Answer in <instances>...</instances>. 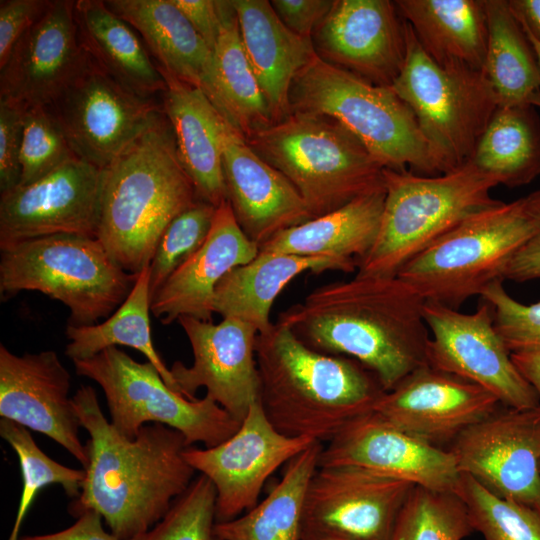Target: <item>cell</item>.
<instances>
[{
  "label": "cell",
  "instance_id": "obj_1",
  "mask_svg": "<svg viewBox=\"0 0 540 540\" xmlns=\"http://www.w3.org/2000/svg\"><path fill=\"white\" fill-rule=\"evenodd\" d=\"M425 300L399 277H363L323 284L279 314L307 347L352 358L390 391L428 364Z\"/></svg>",
  "mask_w": 540,
  "mask_h": 540
},
{
  "label": "cell",
  "instance_id": "obj_2",
  "mask_svg": "<svg viewBox=\"0 0 540 540\" xmlns=\"http://www.w3.org/2000/svg\"><path fill=\"white\" fill-rule=\"evenodd\" d=\"M80 425L89 434L88 464L80 495L68 512L97 511L119 540L152 528L194 480L186 461L185 436L163 424L143 426L134 439L121 435L100 408L95 389L81 386L72 396Z\"/></svg>",
  "mask_w": 540,
  "mask_h": 540
},
{
  "label": "cell",
  "instance_id": "obj_3",
  "mask_svg": "<svg viewBox=\"0 0 540 540\" xmlns=\"http://www.w3.org/2000/svg\"><path fill=\"white\" fill-rule=\"evenodd\" d=\"M255 351L259 402L274 428L289 437L328 443L372 413L386 392L358 361L314 351L278 322L258 334Z\"/></svg>",
  "mask_w": 540,
  "mask_h": 540
},
{
  "label": "cell",
  "instance_id": "obj_4",
  "mask_svg": "<svg viewBox=\"0 0 540 540\" xmlns=\"http://www.w3.org/2000/svg\"><path fill=\"white\" fill-rule=\"evenodd\" d=\"M198 200L163 113L103 169L97 239L124 271L139 274L170 222Z\"/></svg>",
  "mask_w": 540,
  "mask_h": 540
},
{
  "label": "cell",
  "instance_id": "obj_5",
  "mask_svg": "<svg viewBox=\"0 0 540 540\" xmlns=\"http://www.w3.org/2000/svg\"><path fill=\"white\" fill-rule=\"evenodd\" d=\"M245 140L290 181L312 218L385 190L386 168L355 135L327 116L291 112Z\"/></svg>",
  "mask_w": 540,
  "mask_h": 540
},
{
  "label": "cell",
  "instance_id": "obj_6",
  "mask_svg": "<svg viewBox=\"0 0 540 540\" xmlns=\"http://www.w3.org/2000/svg\"><path fill=\"white\" fill-rule=\"evenodd\" d=\"M492 175L471 161L426 176L385 169V200L376 239L358 263L363 277H394L413 257L467 217L500 202Z\"/></svg>",
  "mask_w": 540,
  "mask_h": 540
},
{
  "label": "cell",
  "instance_id": "obj_7",
  "mask_svg": "<svg viewBox=\"0 0 540 540\" xmlns=\"http://www.w3.org/2000/svg\"><path fill=\"white\" fill-rule=\"evenodd\" d=\"M289 102L290 113L339 122L386 169L440 175L413 112L391 87L367 82L316 55L294 78Z\"/></svg>",
  "mask_w": 540,
  "mask_h": 540
},
{
  "label": "cell",
  "instance_id": "obj_8",
  "mask_svg": "<svg viewBox=\"0 0 540 540\" xmlns=\"http://www.w3.org/2000/svg\"><path fill=\"white\" fill-rule=\"evenodd\" d=\"M139 274L124 271L97 238L56 234L1 250L0 293L39 291L65 304L68 324L93 325L125 301Z\"/></svg>",
  "mask_w": 540,
  "mask_h": 540
},
{
  "label": "cell",
  "instance_id": "obj_9",
  "mask_svg": "<svg viewBox=\"0 0 540 540\" xmlns=\"http://www.w3.org/2000/svg\"><path fill=\"white\" fill-rule=\"evenodd\" d=\"M534 223L524 198L479 211L434 241L396 275L425 301L458 309L494 281L503 280Z\"/></svg>",
  "mask_w": 540,
  "mask_h": 540
},
{
  "label": "cell",
  "instance_id": "obj_10",
  "mask_svg": "<svg viewBox=\"0 0 540 540\" xmlns=\"http://www.w3.org/2000/svg\"><path fill=\"white\" fill-rule=\"evenodd\" d=\"M391 88L413 112L439 174L471 161L499 101L483 71L442 67L407 23V55Z\"/></svg>",
  "mask_w": 540,
  "mask_h": 540
},
{
  "label": "cell",
  "instance_id": "obj_11",
  "mask_svg": "<svg viewBox=\"0 0 540 540\" xmlns=\"http://www.w3.org/2000/svg\"><path fill=\"white\" fill-rule=\"evenodd\" d=\"M75 371L103 390L112 426L134 439L140 429L159 423L180 431L189 446L214 447L231 437L241 422L205 395L188 399L173 391L149 361L137 362L113 347L73 361Z\"/></svg>",
  "mask_w": 540,
  "mask_h": 540
},
{
  "label": "cell",
  "instance_id": "obj_12",
  "mask_svg": "<svg viewBox=\"0 0 540 540\" xmlns=\"http://www.w3.org/2000/svg\"><path fill=\"white\" fill-rule=\"evenodd\" d=\"M423 317L432 333L427 346L430 366L484 388L503 406H540L537 392L520 373L494 328L489 302L482 299L475 312L466 314L425 301Z\"/></svg>",
  "mask_w": 540,
  "mask_h": 540
},
{
  "label": "cell",
  "instance_id": "obj_13",
  "mask_svg": "<svg viewBox=\"0 0 540 540\" xmlns=\"http://www.w3.org/2000/svg\"><path fill=\"white\" fill-rule=\"evenodd\" d=\"M50 107L74 154L100 169L163 114L155 99L127 89L92 58Z\"/></svg>",
  "mask_w": 540,
  "mask_h": 540
},
{
  "label": "cell",
  "instance_id": "obj_14",
  "mask_svg": "<svg viewBox=\"0 0 540 540\" xmlns=\"http://www.w3.org/2000/svg\"><path fill=\"white\" fill-rule=\"evenodd\" d=\"M447 449L460 473L499 497L540 511V406L501 405Z\"/></svg>",
  "mask_w": 540,
  "mask_h": 540
},
{
  "label": "cell",
  "instance_id": "obj_15",
  "mask_svg": "<svg viewBox=\"0 0 540 540\" xmlns=\"http://www.w3.org/2000/svg\"><path fill=\"white\" fill-rule=\"evenodd\" d=\"M103 169L72 156L26 185L1 193L0 249L56 234L97 238Z\"/></svg>",
  "mask_w": 540,
  "mask_h": 540
},
{
  "label": "cell",
  "instance_id": "obj_16",
  "mask_svg": "<svg viewBox=\"0 0 540 540\" xmlns=\"http://www.w3.org/2000/svg\"><path fill=\"white\" fill-rule=\"evenodd\" d=\"M314 442L278 432L257 401L231 437L214 447L189 446L184 457L215 486L216 522H224L252 509L266 480Z\"/></svg>",
  "mask_w": 540,
  "mask_h": 540
},
{
  "label": "cell",
  "instance_id": "obj_17",
  "mask_svg": "<svg viewBox=\"0 0 540 540\" xmlns=\"http://www.w3.org/2000/svg\"><path fill=\"white\" fill-rule=\"evenodd\" d=\"M178 322L193 353L191 366L175 361L170 368L179 393L192 400L204 387L208 397L242 422L259 401L257 329L235 318H223L214 324L183 316Z\"/></svg>",
  "mask_w": 540,
  "mask_h": 540
},
{
  "label": "cell",
  "instance_id": "obj_18",
  "mask_svg": "<svg viewBox=\"0 0 540 540\" xmlns=\"http://www.w3.org/2000/svg\"><path fill=\"white\" fill-rule=\"evenodd\" d=\"M413 487L357 467H318L306 494L303 531L388 540Z\"/></svg>",
  "mask_w": 540,
  "mask_h": 540
},
{
  "label": "cell",
  "instance_id": "obj_19",
  "mask_svg": "<svg viewBox=\"0 0 540 540\" xmlns=\"http://www.w3.org/2000/svg\"><path fill=\"white\" fill-rule=\"evenodd\" d=\"M311 40L323 61L391 87L407 55V22L395 1L334 0Z\"/></svg>",
  "mask_w": 540,
  "mask_h": 540
},
{
  "label": "cell",
  "instance_id": "obj_20",
  "mask_svg": "<svg viewBox=\"0 0 540 540\" xmlns=\"http://www.w3.org/2000/svg\"><path fill=\"white\" fill-rule=\"evenodd\" d=\"M91 61L78 32L75 1H51L0 67V100L51 106Z\"/></svg>",
  "mask_w": 540,
  "mask_h": 540
},
{
  "label": "cell",
  "instance_id": "obj_21",
  "mask_svg": "<svg viewBox=\"0 0 540 540\" xmlns=\"http://www.w3.org/2000/svg\"><path fill=\"white\" fill-rule=\"evenodd\" d=\"M501 405L484 388L426 364L386 391L373 412L398 429L446 449Z\"/></svg>",
  "mask_w": 540,
  "mask_h": 540
},
{
  "label": "cell",
  "instance_id": "obj_22",
  "mask_svg": "<svg viewBox=\"0 0 540 540\" xmlns=\"http://www.w3.org/2000/svg\"><path fill=\"white\" fill-rule=\"evenodd\" d=\"M351 466L414 486L454 492L460 471L453 454L386 422L374 412L348 424L322 449L318 467Z\"/></svg>",
  "mask_w": 540,
  "mask_h": 540
},
{
  "label": "cell",
  "instance_id": "obj_23",
  "mask_svg": "<svg viewBox=\"0 0 540 540\" xmlns=\"http://www.w3.org/2000/svg\"><path fill=\"white\" fill-rule=\"evenodd\" d=\"M70 388V373L55 351L19 356L0 345L1 418L48 436L85 468L88 451Z\"/></svg>",
  "mask_w": 540,
  "mask_h": 540
},
{
  "label": "cell",
  "instance_id": "obj_24",
  "mask_svg": "<svg viewBox=\"0 0 540 540\" xmlns=\"http://www.w3.org/2000/svg\"><path fill=\"white\" fill-rule=\"evenodd\" d=\"M221 144L227 201L251 241L260 247L278 233L313 219L290 181L227 121Z\"/></svg>",
  "mask_w": 540,
  "mask_h": 540
},
{
  "label": "cell",
  "instance_id": "obj_25",
  "mask_svg": "<svg viewBox=\"0 0 540 540\" xmlns=\"http://www.w3.org/2000/svg\"><path fill=\"white\" fill-rule=\"evenodd\" d=\"M258 253L259 246L242 231L229 202H222L206 241L155 293L151 312L164 325L183 316L212 321L217 284Z\"/></svg>",
  "mask_w": 540,
  "mask_h": 540
},
{
  "label": "cell",
  "instance_id": "obj_26",
  "mask_svg": "<svg viewBox=\"0 0 540 540\" xmlns=\"http://www.w3.org/2000/svg\"><path fill=\"white\" fill-rule=\"evenodd\" d=\"M140 34L159 69L203 90L222 115L214 54L172 0H109Z\"/></svg>",
  "mask_w": 540,
  "mask_h": 540
},
{
  "label": "cell",
  "instance_id": "obj_27",
  "mask_svg": "<svg viewBox=\"0 0 540 540\" xmlns=\"http://www.w3.org/2000/svg\"><path fill=\"white\" fill-rule=\"evenodd\" d=\"M160 71L166 82L163 113L171 126L181 165L198 199L218 207L227 201L221 144L226 120L202 89Z\"/></svg>",
  "mask_w": 540,
  "mask_h": 540
},
{
  "label": "cell",
  "instance_id": "obj_28",
  "mask_svg": "<svg viewBox=\"0 0 540 540\" xmlns=\"http://www.w3.org/2000/svg\"><path fill=\"white\" fill-rule=\"evenodd\" d=\"M232 1L245 53L274 122L280 121L290 114L294 78L316 56L312 40L288 29L270 1Z\"/></svg>",
  "mask_w": 540,
  "mask_h": 540
},
{
  "label": "cell",
  "instance_id": "obj_29",
  "mask_svg": "<svg viewBox=\"0 0 540 540\" xmlns=\"http://www.w3.org/2000/svg\"><path fill=\"white\" fill-rule=\"evenodd\" d=\"M341 271L351 273L357 267L330 257H307L261 252L244 265L228 272L217 284L213 296L214 313L235 318L267 332L272 305L281 291L304 272Z\"/></svg>",
  "mask_w": 540,
  "mask_h": 540
},
{
  "label": "cell",
  "instance_id": "obj_30",
  "mask_svg": "<svg viewBox=\"0 0 540 540\" xmlns=\"http://www.w3.org/2000/svg\"><path fill=\"white\" fill-rule=\"evenodd\" d=\"M399 13L425 53L442 67L483 71L488 26L485 0H398Z\"/></svg>",
  "mask_w": 540,
  "mask_h": 540
},
{
  "label": "cell",
  "instance_id": "obj_31",
  "mask_svg": "<svg viewBox=\"0 0 540 540\" xmlns=\"http://www.w3.org/2000/svg\"><path fill=\"white\" fill-rule=\"evenodd\" d=\"M385 190L284 230L259 247L261 252L336 258L358 267L378 234Z\"/></svg>",
  "mask_w": 540,
  "mask_h": 540
},
{
  "label": "cell",
  "instance_id": "obj_32",
  "mask_svg": "<svg viewBox=\"0 0 540 540\" xmlns=\"http://www.w3.org/2000/svg\"><path fill=\"white\" fill-rule=\"evenodd\" d=\"M81 42L110 76L144 98L163 94L166 82L137 32L102 0L75 1Z\"/></svg>",
  "mask_w": 540,
  "mask_h": 540
},
{
  "label": "cell",
  "instance_id": "obj_33",
  "mask_svg": "<svg viewBox=\"0 0 540 540\" xmlns=\"http://www.w3.org/2000/svg\"><path fill=\"white\" fill-rule=\"evenodd\" d=\"M323 449L315 441L286 463L280 481L252 509L232 520L216 522L219 540H300L306 494Z\"/></svg>",
  "mask_w": 540,
  "mask_h": 540
},
{
  "label": "cell",
  "instance_id": "obj_34",
  "mask_svg": "<svg viewBox=\"0 0 540 540\" xmlns=\"http://www.w3.org/2000/svg\"><path fill=\"white\" fill-rule=\"evenodd\" d=\"M471 162L509 188L540 176V117L530 103L499 106L478 141Z\"/></svg>",
  "mask_w": 540,
  "mask_h": 540
},
{
  "label": "cell",
  "instance_id": "obj_35",
  "mask_svg": "<svg viewBox=\"0 0 540 540\" xmlns=\"http://www.w3.org/2000/svg\"><path fill=\"white\" fill-rule=\"evenodd\" d=\"M488 42L484 73L499 106L529 103L540 90V67L509 0H485Z\"/></svg>",
  "mask_w": 540,
  "mask_h": 540
},
{
  "label": "cell",
  "instance_id": "obj_36",
  "mask_svg": "<svg viewBox=\"0 0 540 540\" xmlns=\"http://www.w3.org/2000/svg\"><path fill=\"white\" fill-rule=\"evenodd\" d=\"M149 274L148 266L139 273L125 301L104 322L83 326L68 324L66 336L70 342L66 346L65 354L75 361L90 358L116 345L134 348L153 364L167 386L179 393L170 368L161 359L152 342Z\"/></svg>",
  "mask_w": 540,
  "mask_h": 540
},
{
  "label": "cell",
  "instance_id": "obj_37",
  "mask_svg": "<svg viewBox=\"0 0 540 540\" xmlns=\"http://www.w3.org/2000/svg\"><path fill=\"white\" fill-rule=\"evenodd\" d=\"M213 54L223 118L244 138L274 123L245 53L235 8L222 26Z\"/></svg>",
  "mask_w": 540,
  "mask_h": 540
},
{
  "label": "cell",
  "instance_id": "obj_38",
  "mask_svg": "<svg viewBox=\"0 0 540 540\" xmlns=\"http://www.w3.org/2000/svg\"><path fill=\"white\" fill-rule=\"evenodd\" d=\"M472 532L465 505L454 492L414 486L388 540H464Z\"/></svg>",
  "mask_w": 540,
  "mask_h": 540
},
{
  "label": "cell",
  "instance_id": "obj_39",
  "mask_svg": "<svg viewBox=\"0 0 540 540\" xmlns=\"http://www.w3.org/2000/svg\"><path fill=\"white\" fill-rule=\"evenodd\" d=\"M0 435L17 454L22 476V493L15 523L8 540H20L23 520L38 492L51 484H60L67 496L80 495L84 469L60 464L44 453L27 428L5 418L0 420Z\"/></svg>",
  "mask_w": 540,
  "mask_h": 540
},
{
  "label": "cell",
  "instance_id": "obj_40",
  "mask_svg": "<svg viewBox=\"0 0 540 540\" xmlns=\"http://www.w3.org/2000/svg\"><path fill=\"white\" fill-rule=\"evenodd\" d=\"M455 494L465 505L473 531L485 540H540V511L495 495L465 473Z\"/></svg>",
  "mask_w": 540,
  "mask_h": 540
},
{
  "label": "cell",
  "instance_id": "obj_41",
  "mask_svg": "<svg viewBox=\"0 0 540 540\" xmlns=\"http://www.w3.org/2000/svg\"><path fill=\"white\" fill-rule=\"evenodd\" d=\"M216 208L198 200L167 226L149 265L151 301L166 280L204 244L211 230Z\"/></svg>",
  "mask_w": 540,
  "mask_h": 540
},
{
  "label": "cell",
  "instance_id": "obj_42",
  "mask_svg": "<svg viewBox=\"0 0 540 540\" xmlns=\"http://www.w3.org/2000/svg\"><path fill=\"white\" fill-rule=\"evenodd\" d=\"M216 498L211 480L199 474L159 522L130 540H219L214 532Z\"/></svg>",
  "mask_w": 540,
  "mask_h": 540
},
{
  "label": "cell",
  "instance_id": "obj_43",
  "mask_svg": "<svg viewBox=\"0 0 540 540\" xmlns=\"http://www.w3.org/2000/svg\"><path fill=\"white\" fill-rule=\"evenodd\" d=\"M75 156L50 106L26 109L21 150V180L26 185Z\"/></svg>",
  "mask_w": 540,
  "mask_h": 540
},
{
  "label": "cell",
  "instance_id": "obj_44",
  "mask_svg": "<svg viewBox=\"0 0 540 540\" xmlns=\"http://www.w3.org/2000/svg\"><path fill=\"white\" fill-rule=\"evenodd\" d=\"M480 296L491 304L494 328L510 354L540 352V302L517 301L502 280L491 283Z\"/></svg>",
  "mask_w": 540,
  "mask_h": 540
},
{
  "label": "cell",
  "instance_id": "obj_45",
  "mask_svg": "<svg viewBox=\"0 0 540 540\" xmlns=\"http://www.w3.org/2000/svg\"><path fill=\"white\" fill-rule=\"evenodd\" d=\"M26 109L0 100V191L7 192L21 180V150Z\"/></svg>",
  "mask_w": 540,
  "mask_h": 540
},
{
  "label": "cell",
  "instance_id": "obj_46",
  "mask_svg": "<svg viewBox=\"0 0 540 540\" xmlns=\"http://www.w3.org/2000/svg\"><path fill=\"white\" fill-rule=\"evenodd\" d=\"M51 1L2 0L0 2V67L19 39L44 14Z\"/></svg>",
  "mask_w": 540,
  "mask_h": 540
},
{
  "label": "cell",
  "instance_id": "obj_47",
  "mask_svg": "<svg viewBox=\"0 0 540 540\" xmlns=\"http://www.w3.org/2000/svg\"><path fill=\"white\" fill-rule=\"evenodd\" d=\"M523 198L534 223V232L509 260L503 274L504 281L526 282L540 278V190Z\"/></svg>",
  "mask_w": 540,
  "mask_h": 540
},
{
  "label": "cell",
  "instance_id": "obj_48",
  "mask_svg": "<svg viewBox=\"0 0 540 540\" xmlns=\"http://www.w3.org/2000/svg\"><path fill=\"white\" fill-rule=\"evenodd\" d=\"M198 34L212 49L222 26L233 11L232 0H172Z\"/></svg>",
  "mask_w": 540,
  "mask_h": 540
},
{
  "label": "cell",
  "instance_id": "obj_49",
  "mask_svg": "<svg viewBox=\"0 0 540 540\" xmlns=\"http://www.w3.org/2000/svg\"><path fill=\"white\" fill-rule=\"evenodd\" d=\"M270 3L288 29L301 37L311 38L334 0H272Z\"/></svg>",
  "mask_w": 540,
  "mask_h": 540
},
{
  "label": "cell",
  "instance_id": "obj_50",
  "mask_svg": "<svg viewBox=\"0 0 540 540\" xmlns=\"http://www.w3.org/2000/svg\"><path fill=\"white\" fill-rule=\"evenodd\" d=\"M103 517L95 510L88 509L77 516L70 527L50 534L23 536L20 540H119L102 525Z\"/></svg>",
  "mask_w": 540,
  "mask_h": 540
},
{
  "label": "cell",
  "instance_id": "obj_51",
  "mask_svg": "<svg viewBox=\"0 0 540 540\" xmlns=\"http://www.w3.org/2000/svg\"><path fill=\"white\" fill-rule=\"evenodd\" d=\"M517 19L540 41V0H509Z\"/></svg>",
  "mask_w": 540,
  "mask_h": 540
},
{
  "label": "cell",
  "instance_id": "obj_52",
  "mask_svg": "<svg viewBox=\"0 0 540 540\" xmlns=\"http://www.w3.org/2000/svg\"><path fill=\"white\" fill-rule=\"evenodd\" d=\"M511 358L540 398V352L511 354Z\"/></svg>",
  "mask_w": 540,
  "mask_h": 540
},
{
  "label": "cell",
  "instance_id": "obj_53",
  "mask_svg": "<svg viewBox=\"0 0 540 540\" xmlns=\"http://www.w3.org/2000/svg\"><path fill=\"white\" fill-rule=\"evenodd\" d=\"M300 540H347L344 538L310 531H302Z\"/></svg>",
  "mask_w": 540,
  "mask_h": 540
},
{
  "label": "cell",
  "instance_id": "obj_54",
  "mask_svg": "<svg viewBox=\"0 0 540 540\" xmlns=\"http://www.w3.org/2000/svg\"><path fill=\"white\" fill-rule=\"evenodd\" d=\"M521 25H522L525 33H526L527 38L530 41V44H531V46H532V48L534 50V53L536 55L538 65L540 67V41L530 32V30L526 26H524L522 23H521Z\"/></svg>",
  "mask_w": 540,
  "mask_h": 540
},
{
  "label": "cell",
  "instance_id": "obj_55",
  "mask_svg": "<svg viewBox=\"0 0 540 540\" xmlns=\"http://www.w3.org/2000/svg\"><path fill=\"white\" fill-rule=\"evenodd\" d=\"M528 102L535 106L536 108H540V90L533 93L530 97Z\"/></svg>",
  "mask_w": 540,
  "mask_h": 540
}]
</instances>
